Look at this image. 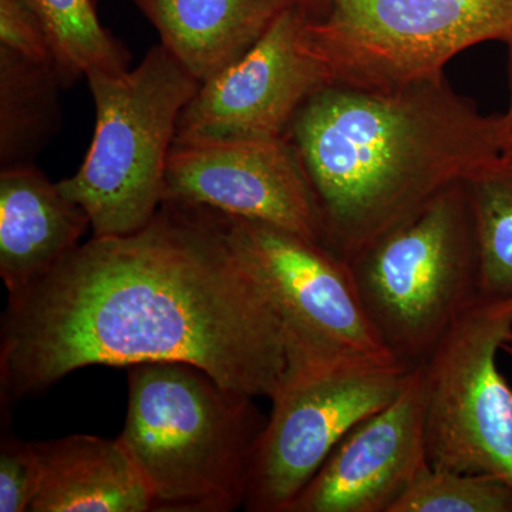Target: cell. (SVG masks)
I'll list each match as a JSON object with an SVG mask.
<instances>
[{
    "label": "cell",
    "instance_id": "obj_1",
    "mask_svg": "<svg viewBox=\"0 0 512 512\" xmlns=\"http://www.w3.org/2000/svg\"><path fill=\"white\" fill-rule=\"evenodd\" d=\"M154 362L200 367L255 399H272L298 365L281 312L221 212L164 201L140 231L93 237L8 296L2 413L82 367Z\"/></svg>",
    "mask_w": 512,
    "mask_h": 512
},
{
    "label": "cell",
    "instance_id": "obj_2",
    "mask_svg": "<svg viewBox=\"0 0 512 512\" xmlns=\"http://www.w3.org/2000/svg\"><path fill=\"white\" fill-rule=\"evenodd\" d=\"M285 137L318 194L328 248L349 262L503 156V114L481 113L444 73L386 90L328 83Z\"/></svg>",
    "mask_w": 512,
    "mask_h": 512
},
{
    "label": "cell",
    "instance_id": "obj_3",
    "mask_svg": "<svg viewBox=\"0 0 512 512\" xmlns=\"http://www.w3.org/2000/svg\"><path fill=\"white\" fill-rule=\"evenodd\" d=\"M119 440L146 481L154 512L244 507L252 457L268 417L255 397L188 363L128 367Z\"/></svg>",
    "mask_w": 512,
    "mask_h": 512
},
{
    "label": "cell",
    "instance_id": "obj_4",
    "mask_svg": "<svg viewBox=\"0 0 512 512\" xmlns=\"http://www.w3.org/2000/svg\"><path fill=\"white\" fill-rule=\"evenodd\" d=\"M86 79L96 109L92 144L77 173L57 185L89 215L93 237H123L163 205L178 120L200 82L161 43L134 69Z\"/></svg>",
    "mask_w": 512,
    "mask_h": 512
},
{
    "label": "cell",
    "instance_id": "obj_5",
    "mask_svg": "<svg viewBox=\"0 0 512 512\" xmlns=\"http://www.w3.org/2000/svg\"><path fill=\"white\" fill-rule=\"evenodd\" d=\"M384 348L423 365L478 298L476 228L466 184H454L348 262Z\"/></svg>",
    "mask_w": 512,
    "mask_h": 512
},
{
    "label": "cell",
    "instance_id": "obj_6",
    "mask_svg": "<svg viewBox=\"0 0 512 512\" xmlns=\"http://www.w3.org/2000/svg\"><path fill=\"white\" fill-rule=\"evenodd\" d=\"M512 37V0H332L302 46L328 83L386 90L443 73L458 53Z\"/></svg>",
    "mask_w": 512,
    "mask_h": 512
},
{
    "label": "cell",
    "instance_id": "obj_7",
    "mask_svg": "<svg viewBox=\"0 0 512 512\" xmlns=\"http://www.w3.org/2000/svg\"><path fill=\"white\" fill-rule=\"evenodd\" d=\"M414 367L399 360H316L286 376L252 457L244 510L286 512L333 448L392 403Z\"/></svg>",
    "mask_w": 512,
    "mask_h": 512
},
{
    "label": "cell",
    "instance_id": "obj_8",
    "mask_svg": "<svg viewBox=\"0 0 512 512\" xmlns=\"http://www.w3.org/2000/svg\"><path fill=\"white\" fill-rule=\"evenodd\" d=\"M512 333V299L477 298L423 363L429 466L512 484V387L497 355Z\"/></svg>",
    "mask_w": 512,
    "mask_h": 512
},
{
    "label": "cell",
    "instance_id": "obj_9",
    "mask_svg": "<svg viewBox=\"0 0 512 512\" xmlns=\"http://www.w3.org/2000/svg\"><path fill=\"white\" fill-rule=\"evenodd\" d=\"M222 217L232 245L281 312L299 366L340 357L397 360L367 318L345 259L286 229Z\"/></svg>",
    "mask_w": 512,
    "mask_h": 512
},
{
    "label": "cell",
    "instance_id": "obj_10",
    "mask_svg": "<svg viewBox=\"0 0 512 512\" xmlns=\"http://www.w3.org/2000/svg\"><path fill=\"white\" fill-rule=\"evenodd\" d=\"M164 201L265 222L328 248L318 194L286 137L174 144Z\"/></svg>",
    "mask_w": 512,
    "mask_h": 512
},
{
    "label": "cell",
    "instance_id": "obj_11",
    "mask_svg": "<svg viewBox=\"0 0 512 512\" xmlns=\"http://www.w3.org/2000/svg\"><path fill=\"white\" fill-rule=\"evenodd\" d=\"M301 6L227 69L200 83L178 120L174 144L271 140L286 136L305 101L328 84L302 46Z\"/></svg>",
    "mask_w": 512,
    "mask_h": 512
},
{
    "label": "cell",
    "instance_id": "obj_12",
    "mask_svg": "<svg viewBox=\"0 0 512 512\" xmlns=\"http://www.w3.org/2000/svg\"><path fill=\"white\" fill-rule=\"evenodd\" d=\"M427 467L426 380L419 365L392 403L336 444L286 512H392Z\"/></svg>",
    "mask_w": 512,
    "mask_h": 512
},
{
    "label": "cell",
    "instance_id": "obj_13",
    "mask_svg": "<svg viewBox=\"0 0 512 512\" xmlns=\"http://www.w3.org/2000/svg\"><path fill=\"white\" fill-rule=\"evenodd\" d=\"M89 215L35 164L0 171V276L8 296L42 281L80 247Z\"/></svg>",
    "mask_w": 512,
    "mask_h": 512
},
{
    "label": "cell",
    "instance_id": "obj_14",
    "mask_svg": "<svg viewBox=\"0 0 512 512\" xmlns=\"http://www.w3.org/2000/svg\"><path fill=\"white\" fill-rule=\"evenodd\" d=\"M39 480L29 512H150L146 481L119 439L32 441Z\"/></svg>",
    "mask_w": 512,
    "mask_h": 512
},
{
    "label": "cell",
    "instance_id": "obj_15",
    "mask_svg": "<svg viewBox=\"0 0 512 512\" xmlns=\"http://www.w3.org/2000/svg\"><path fill=\"white\" fill-rule=\"evenodd\" d=\"M202 83L242 59L301 0H133Z\"/></svg>",
    "mask_w": 512,
    "mask_h": 512
},
{
    "label": "cell",
    "instance_id": "obj_16",
    "mask_svg": "<svg viewBox=\"0 0 512 512\" xmlns=\"http://www.w3.org/2000/svg\"><path fill=\"white\" fill-rule=\"evenodd\" d=\"M62 80L52 63L0 46V165L35 164L62 127Z\"/></svg>",
    "mask_w": 512,
    "mask_h": 512
},
{
    "label": "cell",
    "instance_id": "obj_17",
    "mask_svg": "<svg viewBox=\"0 0 512 512\" xmlns=\"http://www.w3.org/2000/svg\"><path fill=\"white\" fill-rule=\"evenodd\" d=\"M64 87L92 73L127 72L130 53L101 25L93 0H30Z\"/></svg>",
    "mask_w": 512,
    "mask_h": 512
},
{
    "label": "cell",
    "instance_id": "obj_18",
    "mask_svg": "<svg viewBox=\"0 0 512 512\" xmlns=\"http://www.w3.org/2000/svg\"><path fill=\"white\" fill-rule=\"evenodd\" d=\"M478 254V298L512 299V156L467 180Z\"/></svg>",
    "mask_w": 512,
    "mask_h": 512
},
{
    "label": "cell",
    "instance_id": "obj_19",
    "mask_svg": "<svg viewBox=\"0 0 512 512\" xmlns=\"http://www.w3.org/2000/svg\"><path fill=\"white\" fill-rule=\"evenodd\" d=\"M392 512H512V484L487 473L424 468Z\"/></svg>",
    "mask_w": 512,
    "mask_h": 512
},
{
    "label": "cell",
    "instance_id": "obj_20",
    "mask_svg": "<svg viewBox=\"0 0 512 512\" xmlns=\"http://www.w3.org/2000/svg\"><path fill=\"white\" fill-rule=\"evenodd\" d=\"M39 464L32 441H23L3 424L0 440V512L29 511Z\"/></svg>",
    "mask_w": 512,
    "mask_h": 512
},
{
    "label": "cell",
    "instance_id": "obj_21",
    "mask_svg": "<svg viewBox=\"0 0 512 512\" xmlns=\"http://www.w3.org/2000/svg\"><path fill=\"white\" fill-rule=\"evenodd\" d=\"M0 46L53 64L45 28L30 0H0Z\"/></svg>",
    "mask_w": 512,
    "mask_h": 512
},
{
    "label": "cell",
    "instance_id": "obj_22",
    "mask_svg": "<svg viewBox=\"0 0 512 512\" xmlns=\"http://www.w3.org/2000/svg\"><path fill=\"white\" fill-rule=\"evenodd\" d=\"M508 47V77H510V106L503 114V156H512V37Z\"/></svg>",
    "mask_w": 512,
    "mask_h": 512
},
{
    "label": "cell",
    "instance_id": "obj_23",
    "mask_svg": "<svg viewBox=\"0 0 512 512\" xmlns=\"http://www.w3.org/2000/svg\"><path fill=\"white\" fill-rule=\"evenodd\" d=\"M332 0H301V9L308 22H320L328 16Z\"/></svg>",
    "mask_w": 512,
    "mask_h": 512
},
{
    "label": "cell",
    "instance_id": "obj_24",
    "mask_svg": "<svg viewBox=\"0 0 512 512\" xmlns=\"http://www.w3.org/2000/svg\"><path fill=\"white\" fill-rule=\"evenodd\" d=\"M501 350H503L505 355L512 357V333L507 339H505L503 346H501Z\"/></svg>",
    "mask_w": 512,
    "mask_h": 512
}]
</instances>
